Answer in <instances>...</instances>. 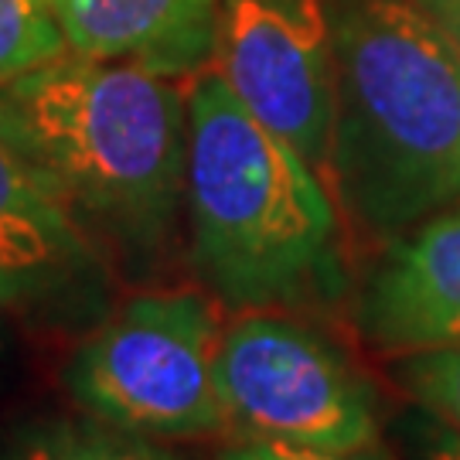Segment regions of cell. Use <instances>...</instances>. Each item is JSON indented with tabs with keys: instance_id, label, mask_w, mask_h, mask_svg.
Instances as JSON below:
<instances>
[{
	"instance_id": "1",
	"label": "cell",
	"mask_w": 460,
	"mask_h": 460,
	"mask_svg": "<svg viewBox=\"0 0 460 460\" xmlns=\"http://www.w3.org/2000/svg\"><path fill=\"white\" fill-rule=\"evenodd\" d=\"M324 181L348 218L399 239L460 198V58L416 0H334Z\"/></svg>"
},
{
	"instance_id": "2",
	"label": "cell",
	"mask_w": 460,
	"mask_h": 460,
	"mask_svg": "<svg viewBox=\"0 0 460 460\" xmlns=\"http://www.w3.org/2000/svg\"><path fill=\"white\" fill-rule=\"evenodd\" d=\"M191 260L226 304L273 307L338 279L328 181L239 102L222 72L188 96Z\"/></svg>"
},
{
	"instance_id": "3",
	"label": "cell",
	"mask_w": 460,
	"mask_h": 460,
	"mask_svg": "<svg viewBox=\"0 0 460 460\" xmlns=\"http://www.w3.org/2000/svg\"><path fill=\"white\" fill-rule=\"evenodd\" d=\"M0 130L66 201L133 243L178 212L188 178V102L133 62L62 51L0 85Z\"/></svg>"
},
{
	"instance_id": "4",
	"label": "cell",
	"mask_w": 460,
	"mask_h": 460,
	"mask_svg": "<svg viewBox=\"0 0 460 460\" xmlns=\"http://www.w3.org/2000/svg\"><path fill=\"white\" fill-rule=\"evenodd\" d=\"M218 341L212 300L195 290L133 296L72 355L68 393L93 420L150 440L222 433Z\"/></svg>"
},
{
	"instance_id": "5",
	"label": "cell",
	"mask_w": 460,
	"mask_h": 460,
	"mask_svg": "<svg viewBox=\"0 0 460 460\" xmlns=\"http://www.w3.org/2000/svg\"><path fill=\"white\" fill-rule=\"evenodd\" d=\"M215 382L232 440L358 454L378 440L376 395L328 338L279 314L222 331Z\"/></svg>"
},
{
	"instance_id": "6",
	"label": "cell",
	"mask_w": 460,
	"mask_h": 460,
	"mask_svg": "<svg viewBox=\"0 0 460 460\" xmlns=\"http://www.w3.org/2000/svg\"><path fill=\"white\" fill-rule=\"evenodd\" d=\"M215 55L239 102L324 178L334 127L324 0H218Z\"/></svg>"
},
{
	"instance_id": "7",
	"label": "cell",
	"mask_w": 460,
	"mask_h": 460,
	"mask_svg": "<svg viewBox=\"0 0 460 460\" xmlns=\"http://www.w3.org/2000/svg\"><path fill=\"white\" fill-rule=\"evenodd\" d=\"M358 324L389 355L460 345V198L393 239L365 287Z\"/></svg>"
},
{
	"instance_id": "8",
	"label": "cell",
	"mask_w": 460,
	"mask_h": 460,
	"mask_svg": "<svg viewBox=\"0 0 460 460\" xmlns=\"http://www.w3.org/2000/svg\"><path fill=\"white\" fill-rule=\"evenodd\" d=\"M68 51L195 75L218 45V0H45Z\"/></svg>"
},
{
	"instance_id": "9",
	"label": "cell",
	"mask_w": 460,
	"mask_h": 460,
	"mask_svg": "<svg viewBox=\"0 0 460 460\" xmlns=\"http://www.w3.org/2000/svg\"><path fill=\"white\" fill-rule=\"evenodd\" d=\"M79 249L75 212L41 167L0 130V273L24 277Z\"/></svg>"
},
{
	"instance_id": "10",
	"label": "cell",
	"mask_w": 460,
	"mask_h": 460,
	"mask_svg": "<svg viewBox=\"0 0 460 460\" xmlns=\"http://www.w3.org/2000/svg\"><path fill=\"white\" fill-rule=\"evenodd\" d=\"M0 460H181L167 447L130 429L93 423H51L4 447Z\"/></svg>"
},
{
	"instance_id": "11",
	"label": "cell",
	"mask_w": 460,
	"mask_h": 460,
	"mask_svg": "<svg viewBox=\"0 0 460 460\" xmlns=\"http://www.w3.org/2000/svg\"><path fill=\"white\" fill-rule=\"evenodd\" d=\"M66 49L45 0H0V85L58 58Z\"/></svg>"
},
{
	"instance_id": "12",
	"label": "cell",
	"mask_w": 460,
	"mask_h": 460,
	"mask_svg": "<svg viewBox=\"0 0 460 460\" xmlns=\"http://www.w3.org/2000/svg\"><path fill=\"white\" fill-rule=\"evenodd\" d=\"M402 385L423 410L460 433V345L406 355Z\"/></svg>"
},
{
	"instance_id": "13",
	"label": "cell",
	"mask_w": 460,
	"mask_h": 460,
	"mask_svg": "<svg viewBox=\"0 0 460 460\" xmlns=\"http://www.w3.org/2000/svg\"><path fill=\"white\" fill-rule=\"evenodd\" d=\"M218 460H378L368 450L358 454H324V450H296L279 444H256V440H232L222 447Z\"/></svg>"
},
{
	"instance_id": "14",
	"label": "cell",
	"mask_w": 460,
	"mask_h": 460,
	"mask_svg": "<svg viewBox=\"0 0 460 460\" xmlns=\"http://www.w3.org/2000/svg\"><path fill=\"white\" fill-rule=\"evenodd\" d=\"M423 460H460V433L444 423V429L429 433L423 447Z\"/></svg>"
},
{
	"instance_id": "15",
	"label": "cell",
	"mask_w": 460,
	"mask_h": 460,
	"mask_svg": "<svg viewBox=\"0 0 460 460\" xmlns=\"http://www.w3.org/2000/svg\"><path fill=\"white\" fill-rule=\"evenodd\" d=\"M440 28L460 34V0H416Z\"/></svg>"
},
{
	"instance_id": "16",
	"label": "cell",
	"mask_w": 460,
	"mask_h": 460,
	"mask_svg": "<svg viewBox=\"0 0 460 460\" xmlns=\"http://www.w3.org/2000/svg\"><path fill=\"white\" fill-rule=\"evenodd\" d=\"M444 31H447V28H444ZM447 38H450V41H454V51H457V58H460V34L447 31Z\"/></svg>"
}]
</instances>
